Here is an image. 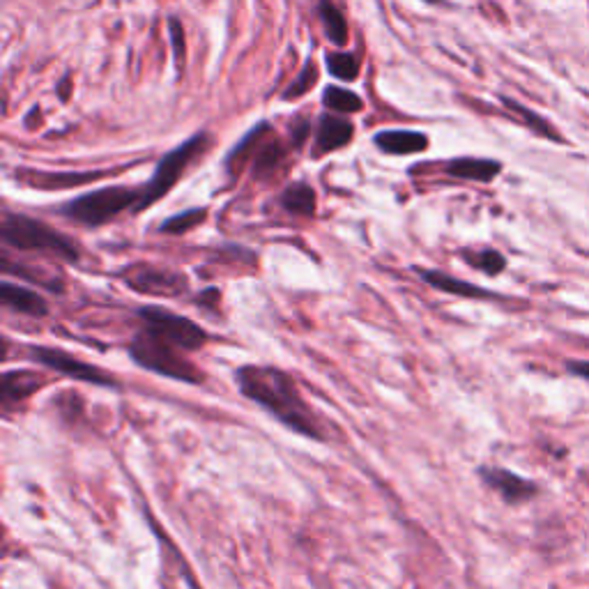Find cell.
Listing matches in <instances>:
<instances>
[{"label": "cell", "instance_id": "obj_1", "mask_svg": "<svg viewBox=\"0 0 589 589\" xmlns=\"http://www.w3.org/2000/svg\"><path fill=\"white\" fill-rule=\"evenodd\" d=\"M237 389L247 396L249 401L258 403L272 417H277L290 431L307 435L313 440H323V431L316 422L307 401L302 399L295 380L272 366H242L235 373Z\"/></svg>", "mask_w": 589, "mask_h": 589}, {"label": "cell", "instance_id": "obj_2", "mask_svg": "<svg viewBox=\"0 0 589 589\" xmlns=\"http://www.w3.org/2000/svg\"><path fill=\"white\" fill-rule=\"evenodd\" d=\"M0 235H3V242L7 247L21 251H42V254L63 258L67 263H76L81 256L79 247H76L70 237L53 231L44 221L26 217V214L5 212Z\"/></svg>", "mask_w": 589, "mask_h": 589}, {"label": "cell", "instance_id": "obj_3", "mask_svg": "<svg viewBox=\"0 0 589 589\" xmlns=\"http://www.w3.org/2000/svg\"><path fill=\"white\" fill-rule=\"evenodd\" d=\"M182 353L185 350H180L178 346H173V343L164 341L162 336L148 330L136 334L134 341L129 343V355L141 369L159 373L164 378L187 382V385H201L205 376Z\"/></svg>", "mask_w": 589, "mask_h": 589}, {"label": "cell", "instance_id": "obj_4", "mask_svg": "<svg viewBox=\"0 0 589 589\" xmlns=\"http://www.w3.org/2000/svg\"><path fill=\"white\" fill-rule=\"evenodd\" d=\"M143 187L141 189H129V187H104L97 191H90V194H83L74 198L65 205L63 212L65 217L81 226H102L106 221L116 219L120 212L125 210H136V205L141 203Z\"/></svg>", "mask_w": 589, "mask_h": 589}, {"label": "cell", "instance_id": "obj_5", "mask_svg": "<svg viewBox=\"0 0 589 589\" xmlns=\"http://www.w3.org/2000/svg\"><path fill=\"white\" fill-rule=\"evenodd\" d=\"M208 143H210L208 134H205V132L196 134V136H191L189 141L180 143L173 152H168L166 157H162V162H159L157 168H155V175H152L148 185L143 187L141 203L136 205L134 212H143L145 208H150L152 203H157L159 198L166 196L168 191L178 185L180 175L187 171V166L194 162L198 155H201V152L205 150V145H208Z\"/></svg>", "mask_w": 589, "mask_h": 589}, {"label": "cell", "instance_id": "obj_6", "mask_svg": "<svg viewBox=\"0 0 589 589\" xmlns=\"http://www.w3.org/2000/svg\"><path fill=\"white\" fill-rule=\"evenodd\" d=\"M139 316L143 320V330L162 336L164 341L173 343V346L185 350V353L201 350L205 346V341H208L205 330H201L194 320L178 316V313L148 307V309H141Z\"/></svg>", "mask_w": 589, "mask_h": 589}, {"label": "cell", "instance_id": "obj_7", "mask_svg": "<svg viewBox=\"0 0 589 589\" xmlns=\"http://www.w3.org/2000/svg\"><path fill=\"white\" fill-rule=\"evenodd\" d=\"M30 357H33L37 364L47 366V369L56 373H63V376L72 380H81L97 387H118V380L113 378L111 373L97 369V366L93 364H86L83 359L65 353V350L60 348H44V346L30 348Z\"/></svg>", "mask_w": 589, "mask_h": 589}, {"label": "cell", "instance_id": "obj_8", "mask_svg": "<svg viewBox=\"0 0 589 589\" xmlns=\"http://www.w3.org/2000/svg\"><path fill=\"white\" fill-rule=\"evenodd\" d=\"M127 286L150 297H178L187 290V279L173 270H162L152 265H134L122 272Z\"/></svg>", "mask_w": 589, "mask_h": 589}, {"label": "cell", "instance_id": "obj_9", "mask_svg": "<svg viewBox=\"0 0 589 589\" xmlns=\"http://www.w3.org/2000/svg\"><path fill=\"white\" fill-rule=\"evenodd\" d=\"M479 477L507 504H520L532 500L534 495H539V486L534 484V481L518 477V474L511 470L484 465V468H479Z\"/></svg>", "mask_w": 589, "mask_h": 589}, {"label": "cell", "instance_id": "obj_10", "mask_svg": "<svg viewBox=\"0 0 589 589\" xmlns=\"http://www.w3.org/2000/svg\"><path fill=\"white\" fill-rule=\"evenodd\" d=\"M355 127L353 122L339 116H332V113H325L318 122L316 129V150H313V157H323L327 152L339 150L343 145L353 141Z\"/></svg>", "mask_w": 589, "mask_h": 589}, {"label": "cell", "instance_id": "obj_11", "mask_svg": "<svg viewBox=\"0 0 589 589\" xmlns=\"http://www.w3.org/2000/svg\"><path fill=\"white\" fill-rule=\"evenodd\" d=\"M373 141L387 155H417L428 148V136L415 129H385Z\"/></svg>", "mask_w": 589, "mask_h": 589}, {"label": "cell", "instance_id": "obj_12", "mask_svg": "<svg viewBox=\"0 0 589 589\" xmlns=\"http://www.w3.org/2000/svg\"><path fill=\"white\" fill-rule=\"evenodd\" d=\"M0 300H3L7 309L24 313V316L42 318L49 313V307L42 295H37L35 290L30 288L17 286V283H3V286H0Z\"/></svg>", "mask_w": 589, "mask_h": 589}, {"label": "cell", "instance_id": "obj_13", "mask_svg": "<svg viewBox=\"0 0 589 589\" xmlns=\"http://www.w3.org/2000/svg\"><path fill=\"white\" fill-rule=\"evenodd\" d=\"M445 171L454 178L472 180V182H493L502 173V164L495 159H479V157H461L451 159Z\"/></svg>", "mask_w": 589, "mask_h": 589}, {"label": "cell", "instance_id": "obj_14", "mask_svg": "<svg viewBox=\"0 0 589 589\" xmlns=\"http://www.w3.org/2000/svg\"><path fill=\"white\" fill-rule=\"evenodd\" d=\"M419 277H422L428 286L442 290V293H449V295H458V297H491V293L484 288L474 286L470 281H463V279H456L451 277V274L445 272H438V270H419Z\"/></svg>", "mask_w": 589, "mask_h": 589}, {"label": "cell", "instance_id": "obj_15", "mask_svg": "<svg viewBox=\"0 0 589 589\" xmlns=\"http://www.w3.org/2000/svg\"><path fill=\"white\" fill-rule=\"evenodd\" d=\"M30 185L40 187V189H70V187H79L86 185V182H95L104 178V171L97 173H42V171H33L30 173Z\"/></svg>", "mask_w": 589, "mask_h": 589}, {"label": "cell", "instance_id": "obj_16", "mask_svg": "<svg viewBox=\"0 0 589 589\" xmlns=\"http://www.w3.org/2000/svg\"><path fill=\"white\" fill-rule=\"evenodd\" d=\"M42 387V380L33 371H10L3 378V399L5 403L24 401Z\"/></svg>", "mask_w": 589, "mask_h": 589}, {"label": "cell", "instance_id": "obj_17", "mask_svg": "<svg viewBox=\"0 0 589 589\" xmlns=\"http://www.w3.org/2000/svg\"><path fill=\"white\" fill-rule=\"evenodd\" d=\"M281 205L290 214H300V217H311L316 212V191L307 182H295L283 189Z\"/></svg>", "mask_w": 589, "mask_h": 589}, {"label": "cell", "instance_id": "obj_18", "mask_svg": "<svg viewBox=\"0 0 589 589\" xmlns=\"http://www.w3.org/2000/svg\"><path fill=\"white\" fill-rule=\"evenodd\" d=\"M318 14H320V21H323V26H325L327 37H330L334 44L343 47V44L348 42V24H346V19H343L339 7H336L332 0H320Z\"/></svg>", "mask_w": 589, "mask_h": 589}, {"label": "cell", "instance_id": "obj_19", "mask_svg": "<svg viewBox=\"0 0 589 589\" xmlns=\"http://www.w3.org/2000/svg\"><path fill=\"white\" fill-rule=\"evenodd\" d=\"M502 104L507 106V109L511 111V113H516V116L525 122L527 127L532 129L534 134H539V136H546V139H550V141H562V136L555 132V127L550 125V122L546 120V118H541V116H537V113H534L532 109H527V106H523L520 102H516V99H509V97H502Z\"/></svg>", "mask_w": 589, "mask_h": 589}, {"label": "cell", "instance_id": "obj_20", "mask_svg": "<svg viewBox=\"0 0 589 589\" xmlns=\"http://www.w3.org/2000/svg\"><path fill=\"white\" fill-rule=\"evenodd\" d=\"M323 104L327 106L330 111L336 113H357L362 111V97L357 93H350L346 88H339V86H327L325 93H323Z\"/></svg>", "mask_w": 589, "mask_h": 589}, {"label": "cell", "instance_id": "obj_21", "mask_svg": "<svg viewBox=\"0 0 589 589\" xmlns=\"http://www.w3.org/2000/svg\"><path fill=\"white\" fill-rule=\"evenodd\" d=\"M465 260H468L472 267L488 274V277H497V274L504 272V267H507V258L495 249H481L477 254H465Z\"/></svg>", "mask_w": 589, "mask_h": 589}, {"label": "cell", "instance_id": "obj_22", "mask_svg": "<svg viewBox=\"0 0 589 589\" xmlns=\"http://www.w3.org/2000/svg\"><path fill=\"white\" fill-rule=\"evenodd\" d=\"M205 217H208V210H203V208H194V210L180 212V214H175V217L164 221V224H162V233L182 235V233L191 231V228H196L198 224H203Z\"/></svg>", "mask_w": 589, "mask_h": 589}, {"label": "cell", "instance_id": "obj_23", "mask_svg": "<svg viewBox=\"0 0 589 589\" xmlns=\"http://www.w3.org/2000/svg\"><path fill=\"white\" fill-rule=\"evenodd\" d=\"M327 70L341 81H355L359 76V58L355 53H330L327 56Z\"/></svg>", "mask_w": 589, "mask_h": 589}, {"label": "cell", "instance_id": "obj_24", "mask_svg": "<svg viewBox=\"0 0 589 589\" xmlns=\"http://www.w3.org/2000/svg\"><path fill=\"white\" fill-rule=\"evenodd\" d=\"M316 81H318V67H316V63H313V60H309V63L304 65V70L300 72V76H297V79L288 86L286 93H283V99L290 102V99L307 95L309 90L316 86Z\"/></svg>", "mask_w": 589, "mask_h": 589}, {"label": "cell", "instance_id": "obj_25", "mask_svg": "<svg viewBox=\"0 0 589 589\" xmlns=\"http://www.w3.org/2000/svg\"><path fill=\"white\" fill-rule=\"evenodd\" d=\"M281 159H283V148L279 143L265 145V148H260L258 157H256V173L265 175V173L274 171V168L279 166Z\"/></svg>", "mask_w": 589, "mask_h": 589}, {"label": "cell", "instance_id": "obj_26", "mask_svg": "<svg viewBox=\"0 0 589 589\" xmlns=\"http://www.w3.org/2000/svg\"><path fill=\"white\" fill-rule=\"evenodd\" d=\"M168 35H171L175 65H178V70H182V60H185V28H182L178 19L168 21Z\"/></svg>", "mask_w": 589, "mask_h": 589}, {"label": "cell", "instance_id": "obj_27", "mask_svg": "<svg viewBox=\"0 0 589 589\" xmlns=\"http://www.w3.org/2000/svg\"><path fill=\"white\" fill-rule=\"evenodd\" d=\"M566 371H569L571 376L583 378L589 382V362H583V359H571V362L566 364Z\"/></svg>", "mask_w": 589, "mask_h": 589}, {"label": "cell", "instance_id": "obj_28", "mask_svg": "<svg viewBox=\"0 0 589 589\" xmlns=\"http://www.w3.org/2000/svg\"><path fill=\"white\" fill-rule=\"evenodd\" d=\"M293 129H297L295 143H302L304 139H307V134H309V122L307 120H300V122H297V127H293Z\"/></svg>", "mask_w": 589, "mask_h": 589}, {"label": "cell", "instance_id": "obj_29", "mask_svg": "<svg viewBox=\"0 0 589 589\" xmlns=\"http://www.w3.org/2000/svg\"><path fill=\"white\" fill-rule=\"evenodd\" d=\"M67 90H70V79H63V81H60V99L70 97V93H67Z\"/></svg>", "mask_w": 589, "mask_h": 589}, {"label": "cell", "instance_id": "obj_30", "mask_svg": "<svg viewBox=\"0 0 589 589\" xmlns=\"http://www.w3.org/2000/svg\"><path fill=\"white\" fill-rule=\"evenodd\" d=\"M428 3H438V0H428Z\"/></svg>", "mask_w": 589, "mask_h": 589}]
</instances>
